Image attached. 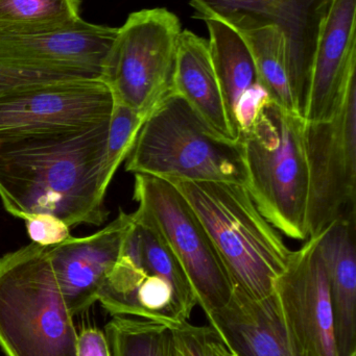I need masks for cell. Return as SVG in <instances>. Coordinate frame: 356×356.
<instances>
[{"label": "cell", "instance_id": "1", "mask_svg": "<svg viewBox=\"0 0 356 356\" xmlns=\"http://www.w3.org/2000/svg\"><path fill=\"white\" fill-rule=\"evenodd\" d=\"M109 122L0 143V199L6 211L21 220L48 213L70 228L102 225L108 217Z\"/></svg>", "mask_w": 356, "mask_h": 356}, {"label": "cell", "instance_id": "2", "mask_svg": "<svg viewBox=\"0 0 356 356\" xmlns=\"http://www.w3.org/2000/svg\"><path fill=\"white\" fill-rule=\"evenodd\" d=\"M208 232L234 289L269 296L292 250L263 217L245 186L229 182L169 180Z\"/></svg>", "mask_w": 356, "mask_h": 356}, {"label": "cell", "instance_id": "3", "mask_svg": "<svg viewBox=\"0 0 356 356\" xmlns=\"http://www.w3.org/2000/svg\"><path fill=\"white\" fill-rule=\"evenodd\" d=\"M134 175L248 186L240 141L219 136L171 91L148 114L127 158Z\"/></svg>", "mask_w": 356, "mask_h": 356}, {"label": "cell", "instance_id": "4", "mask_svg": "<svg viewBox=\"0 0 356 356\" xmlns=\"http://www.w3.org/2000/svg\"><path fill=\"white\" fill-rule=\"evenodd\" d=\"M47 248L31 243L0 257V348L6 356H77L79 334Z\"/></svg>", "mask_w": 356, "mask_h": 356}, {"label": "cell", "instance_id": "5", "mask_svg": "<svg viewBox=\"0 0 356 356\" xmlns=\"http://www.w3.org/2000/svg\"><path fill=\"white\" fill-rule=\"evenodd\" d=\"M305 120L271 102L240 136L249 194L263 217L294 240L307 241L309 167Z\"/></svg>", "mask_w": 356, "mask_h": 356}, {"label": "cell", "instance_id": "6", "mask_svg": "<svg viewBox=\"0 0 356 356\" xmlns=\"http://www.w3.org/2000/svg\"><path fill=\"white\" fill-rule=\"evenodd\" d=\"M182 24L171 10L129 15L107 52L102 81L116 102L148 115L173 91Z\"/></svg>", "mask_w": 356, "mask_h": 356}, {"label": "cell", "instance_id": "7", "mask_svg": "<svg viewBox=\"0 0 356 356\" xmlns=\"http://www.w3.org/2000/svg\"><path fill=\"white\" fill-rule=\"evenodd\" d=\"M117 29L83 19L47 33L0 29V96L33 86L102 81Z\"/></svg>", "mask_w": 356, "mask_h": 356}, {"label": "cell", "instance_id": "8", "mask_svg": "<svg viewBox=\"0 0 356 356\" xmlns=\"http://www.w3.org/2000/svg\"><path fill=\"white\" fill-rule=\"evenodd\" d=\"M136 213L162 234L183 268L205 315L223 307L231 298L233 284L205 229L183 195L169 180L135 175Z\"/></svg>", "mask_w": 356, "mask_h": 356}, {"label": "cell", "instance_id": "9", "mask_svg": "<svg viewBox=\"0 0 356 356\" xmlns=\"http://www.w3.org/2000/svg\"><path fill=\"white\" fill-rule=\"evenodd\" d=\"M309 167L307 228L319 236L343 216L356 213V72L330 118L305 121Z\"/></svg>", "mask_w": 356, "mask_h": 356}, {"label": "cell", "instance_id": "10", "mask_svg": "<svg viewBox=\"0 0 356 356\" xmlns=\"http://www.w3.org/2000/svg\"><path fill=\"white\" fill-rule=\"evenodd\" d=\"M111 90L104 81L33 86L0 96V143L40 134L71 131L109 120Z\"/></svg>", "mask_w": 356, "mask_h": 356}, {"label": "cell", "instance_id": "11", "mask_svg": "<svg viewBox=\"0 0 356 356\" xmlns=\"http://www.w3.org/2000/svg\"><path fill=\"white\" fill-rule=\"evenodd\" d=\"M98 301L113 317L134 316L169 326L188 322L198 305L196 297L180 290L142 261L134 220Z\"/></svg>", "mask_w": 356, "mask_h": 356}, {"label": "cell", "instance_id": "12", "mask_svg": "<svg viewBox=\"0 0 356 356\" xmlns=\"http://www.w3.org/2000/svg\"><path fill=\"white\" fill-rule=\"evenodd\" d=\"M320 236L292 251L274 286L282 309L307 356H338L334 315Z\"/></svg>", "mask_w": 356, "mask_h": 356}, {"label": "cell", "instance_id": "13", "mask_svg": "<svg viewBox=\"0 0 356 356\" xmlns=\"http://www.w3.org/2000/svg\"><path fill=\"white\" fill-rule=\"evenodd\" d=\"M133 216L121 211L114 221L91 236H71L47 248L50 267L71 315L87 311L118 261Z\"/></svg>", "mask_w": 356, "mask_h": 356}, {"label": "cell", "instance_id": "14", "mask_svg": "<svg viewBox=\"0 0 356 356\" xmlns=\"http://www.w3.org/2000/svg\"><path fill=\"white\" fill-rule=\"evenodd\" d=\"M207 319L235 356H307L275 291L255 299L233 288L229 301L209 314Z\"/></svg>", "mask_w": 356, "mask_h": 356}, {"label": "cell", "instance_id": "15", "mask_svg": "<svg viewBox=\"0 0 356 356\" xmlns=\"http://www.w3.org/2000/svg\"><path fill=\"white\" fill-rule=\"evenodd\" d=\"M356 72V0H332L320 29L303 118H330Z\"/></svg>", "mask_w": 356, "mask_h": 356}, {"label": "cell", "instance_id": "16", "mask_svg": "<svg viewBox=\"0 0 356 356\" xmlns=\"http://www.w3.org/2000/svg\"><path fill=\"white\" fill-rule=\"evenodd\" d=\"M209 51L236 141L252 125L263 106L271 102L261 85L246 43L221 19L205 18Z\"/></svg>", "mask_w": 356, "mask_h": 356}, {"label": "cell", "instance_id": "17", "mask_svg": "<svg viewBox=\"0 0 356 356\" xmlns=\"http://www.w3.org/2000/svg\"><path fill=\"white\" fill-rule=\"evenodd\" d=\"M334 315L338 356L356 353V213L343 216L319 234Z\"/></svg>", "mask_w": 356, "mask_h": 356}, {"label": "cell", "instance_id": "18", "mask_svg": "<svg viewBox=\"0 0 356 356\" xmlns=\"http://www.w3.org/2000/svg\"><path fill=\"white\" fill-rule=\"evenodd\" d=\"M332 0H279L259 18L284 33L288 72L296 111L304 114L320 29Z\"/></svg>", "mask_w": 356, "mask_h": 356}, {"label": "cell", "instance_id": "19", "mask_svg": "<svg viewBox=\"0 0 356 356\" xmlns=\"http://www.w3.org/2000/svg\"><path fill=\"white\" fill-rule=\"evenodd\" d=\"M173 92L183 97L219 136L238 142L226 112L208 41L190 31L180 35Z\"/></svg>", "mask_w": 356, "mask_h": 356}, {"label": "cell", "instance_id": "20", "mask_svg": "<svg viewBox=\"0 0 356 356\" xmlns=\"http://www.w3.org/2000/svg\"><path fill=\"white\" fill-rule=\"evenodd\" d=\"M217 19L233 27L244 40L254 62L259 83L272 102L298 114L288 81L286 37L280 27L251 15Z\"/></svg>", "mask_w": 356, "mask_h": 356}, {"label": "cell", "instance_id": "21", "mask_svg": "<svg viewBox=\"0 0 356 356\" xmlns=\"http://www.w3.org/2000/svg\"><path fill=\"white\" fill-rule=\"evenodd\" d=\"M110 356H177L171 326L114 316L105 328Z\"/></svg>", "mask_w": 356, "mask_h": 356}, {"label": "cell", "instance_id": "22", "mask_svg": "<svg viewBox=\"0 0 356 356\" xmlns=\"http://www.w3.org/2000/svg\"><path fill=\"white\" fill-rule=\"evenodd\" d=\"M79 0H0V29L47 33L82 20Z\"/></svg>", "mask_w": 356, "mask_h": 356}, {"label": "cell", "instance_id": "23", "mask_svg": "<svg viewBox=\"0 0 356 356\" xmlns=\"http://www.w3.org/2000/svg\"><path fill=\"white\" fill-rule=\"evenodd\" d=\"M148 115L114 100L107 137L105 184L110 186L117 169L127 158Z\"/></svg>", "mask_w": 356, "mask_h": 356}, {"label": "cell", "instance_id": "24", "mask_svg": "<svg viewBox=\"0 0 356 356\" xmlns=\"http://www.w3.org/2000/svg\"><path fill=\"white\" fill-rule=\"evenodd\" d=\"M279 0H189L196 16L205 18H225L233 15L261 17Z\"/></svg>", "mask_w": 356, "mask_h": 356}, {"label": "cell", "instance_id": "25", "mask_svg": "<svg viewBox=\"0 0 356 356\" xmlns=\"http://www.w3.org/2000/svg\"><path fill=\"white\" fill-rule=\"evenodd\" d=\"M31 243L50 247L70 238L71 228L63 220L48 213H33L23 219Z\"/></svg>", "mask_w": 356, "mask_h": 356}, {"label": "cell", "instance_id": "26", "mask_svg": "<svg viewBox=\"0 0 356 356\" xmlns=\"http://www.w3.org/2000/svg\"><path fill=\"white\" fill-rule=\"evenodd\" d=\"M175 336L177 356H210L209 326H194L189 322L171 326Z\"/></svg>", "mask_w": 356, "mask_h": 356}, {"label": "cell", "instance_id": "27", "mask_svg": "<svg viewBox=\"0 0 356 356\" xmlns=\"http://www.w3.org/2000/svg\"><path fill=\"white\" fill-rule=\"evenodd\" d=\"M77 356H110L105 332L98 328H84L77 334Z\"/></svg>", "mask_w": 356, "mask_h": 356}, {"label": "cell", "instance_id": "28", "mask_svg": "<svg viewBox=\"0 0 356 356\" xmlns=\"http://www.w3.org/2000/svg\"><path fill=\"white\" fill-rule=\"evenodd\" d=\"M208 345L210 356H235L223 344L210 326H209Z\"/></svg>", "mask_w": 356, "mask_h": 356}, {"label": "cell", "instance_id": "29", "mask_svg": "<svg viewBox=\"0 0 356 356\" xmlns=\"http://www.w3.org/2000/svg\"><path fill=\"white\" fill-rule=\"evenodd\" d=\"M351 356H356V353H355V355H351Z\"/></svg>", "mask_w": 356, "mask_h": 356}]
</instances>
